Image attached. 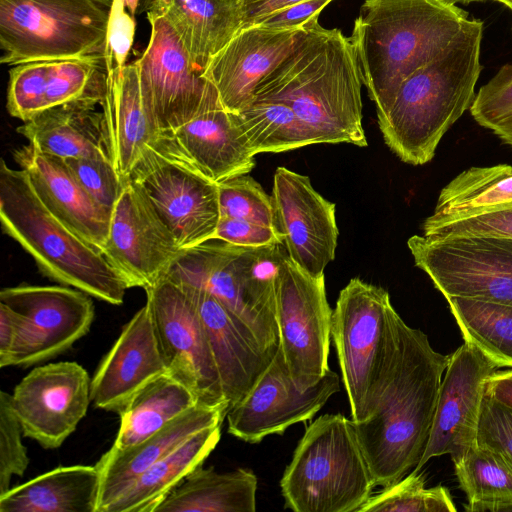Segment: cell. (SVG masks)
Returning a JSON list of instances; mask_svg holds the SVG:
<instances>
[{"label":"cell","mask_w":512,"mask_h":512,"mask_svg":"<svg viewBox=\"0 0 512 512\" xmlns=\"http://www.w3.org/2000/svg\"><path fill=\"white\" fill-rule=\"evenodd\" d=\"M449 358L398 316L397 345L383 391L369 417L353 421L376 486L401 480L422 459Z\"/></svg>","instance_id":"obj_1"},{"label":"cell","mask_w":512,"mask_h":512,"mask_svg":"<svg viewBox=\"0 0 512 512\" xmlns=\"http://www.w3.org/2000/svg\"><path fill=\"white\" fill-rule=\"evenodd\" d=\"M362 84L351 37L339 29L323 28L314 18L294 50L258 85L254 100L288 105L316 144L365 147Z\"/></svg>","instance_id":"obj_2"},{"label":"cell","mask_w":512,"mask_h":512,"mask_svg":"<svg viewBox=\"0 0 512 512\" xmlns=\"http://www.w3.org/2000/svg\"><path fill=\"white\" fill-rule=\"evenodd\" d=\"M469 21L468 13L448 0H365L351 40L377 119L400 84L441 54Z\"/></svg>","instance_id":"obj_3"},{"label":"cell","mask_w":512,"mask_h":512,"mask_svg":"<svg viewBox=\"0 0 512 512\" xmlns=\"http://www.w3.org/2000/svg\"><path fill=\"white\" fill-rule=\"evenodd\" d=\"M483 22L470 19L435 59L410 74L378 119L384 142L400 160L424 165L448 129L470 108L481 64Z\"/></svg>","instance_id":"obj_4"},{"label":"cell","mask_w":512,"mask_h":512,"mask_svg":"<svg viewBox=\"0 0 512 512\" xmlns=\"http://www.w3.org/2000/svg\"><path fill=\"white\" fill-rule=\"evenodd\" d=\"M2 230L34 259L39 271L113 305H121L129 285L102 252L91 246L43 203L28 174L0 165Z\"/></svg>","instance_id":"obj_5"},{"label":"cell","mask_w":512,"mask_h":512,"mask_svg":"<svg viewBox=\"0 0 512 512\" xmlns=\"http://www.w3.org/2000/svg\"><path fill=\"white\" fill-rule=\"evenodd\" d=\"M283 243L243 247L210 239L182 249L165 278L206 290L276 355V278Z\"/></svg>","instance_id":"obj_6"},{"label":"cell","mask_w":512,"mask_h":512,"mask_svg":"<svg viewBox=\"0 0 512 512\" xmlns=\"http://www.w3.org/2000/svg\"><path fill=\"white\" fill-rule=\"evenodd\" d=\"M294 512H359L376 487L354 422L324 414L299 440L280 481Z\"/></svg>","instance_id":"obj_7"},{"label":"cell","mask_w":512,"mask_h":512,"mask_svg":"<svg viewBox=\"0 0 512 512\" xmlns=\"http://www.w3.org/2000/svg\"><path fill=\"white\" fill-rule=\"evenodd\" d=\"M389 293L352 278L332 311L334 341L351 419L369 417L383 391L397 345V318Z\"/></svg>","instance_id":"obj_8"},{"label":"cell","mask_w":512,"mask_h":512,"mask_svg":"<svg viewBox=\"0 0 512 512\" xmlns=\"http://www.w3.org/2000/svg\"><path fill=\"white\" fill-rule=\"evenodd\" d=\"M112 0H0V62L103 58Z\"/></svg>","instance_id":"obj_9"},{"label":"cell","mask_w":512,"mask_h":512,"mask_svg":"<svg viewBox=\"0 0 512 512\" xmlns=\"http://www.w3.org/2000/svg\"><path fill=\"white\" fill-rule=\"evenodd\" d=\"M407 246L445 298L512 305V238L414 235Z\"/></svg>","instance_id":"obj_10"},{"label":"cell","mask_w":512,"mask_h":512,"mask_svg":"<svg viewBox=\"0 0 512 512\" xmlns=\"http://www.w3.org/2000/svg\"><path fill=\"white\" fill-rule=\"evenodd\" d=\"M89 296L64 285L22 284L3 288L0 302L14 314L16 335L0 367H28L71 348L89 331L93 322L95 308Z\"/></svg>","instance_id":"obj_11"},{"label":"cell","mask_w":512,"mask_h":512,"mask_svg":"<svg viewBox=\"0 0 512 512\" xmlns=\"http://www.w3.org/2000/svg\"><path fill=\"white\" fill-rule=\"evenodd\" d=\"M332 309L325 276L314 277L283 252L276 278L280 349L295 383L305 389L329 369Z\"/></svg>","instance_id":"obj_12"},{"label":"cell","mask_w":512,"mask_h":512,"mask_svg":"<svg viewBox=\"0 0 512 512\" xmlns=\"http://www.w3.org/2000/svg\"><path fill=\"white\" fill-rule=\"evenodd\" d=\"M146 14L150 38L135 64L144 102L160 134L184 125L220 100L213 84L195 69L169 21Z\"/></svg>","instance_id":"obj_13"},{"label":"cell","mask_w":512,"mask_h":512,"mask_svg":"<svg viewBox=\"0 0 512 512\" xmlns=\"http://www.w3.org/2000/svg\"><path fill=\"white\" fill-rule=\"evenodd\" d=\"M146 294L168 374L187 386L200 404L228 405L203 322L191 299L167 278Z\"/></svg>","instance_id":"obj_14"},{"label":"cell","mask_w":512,"mask_h":512,"mask_svg":"<svg viewBox=\"0 0 512 512\" xmlns=\"http://www.w3.org/2000/svg\"><path fill=\"white\" fill-rule=\"evenodd\" d=\"M173 234L180 249L215 238L218 186L149 146L128 177Z\"/></svg>","instance_id":"obj_15"},{"label":"cell","mask_w":512,"mask_h":512,"mask_svg":"<svg viewBox=\"0 0 512 512\" xmlns=\"http://www.w3.org/2000/svg\"><path fill=\"white\" fill-rule=\"evenodd\" d=\"M340 389V378L328 369L308 388L292 379L280 345L278 351L250 392L227 413L228 432L248 443L283 434L299 422L310 420Z\"/></svg>","instance_id":"obj_16"},{"label":"cell","mask_w":512,"mask_h":512,"mask_svg":"<svg viewBox=\"0 0 512 512\" xmlns=\"http://www.w3.org/2000/svg\"><path fill=\"white\" fill-rule=\"evenodd\" d=\"M181 250L142 191L126 178L111 213L104 256L129 288L146 291L166 277Z\"/></svg>","instance_id":"obj_17"},{"label":"cell","mask_w":512,"mask_h":512,"mask_svg":"<svg viewBox=\"0 0 512 512\" xmlns=\"http://www.w3.org/2000/svg\"><path fill=\"white\" fill-rule=\"evenodd\" d=\"M91 379L72 361L32 369L14 388L13 409L26 437L45 449H56L86 415Z\"/></svg>","instance_id":"obj_18"},{"label":"cell","mask_w":512,"mask_h":512,"mask_svg":"<svg viewBox=\"0 0 512 512\" xmlns=\"http://www.w3.org/2000/svg\"><path fill=\"white\" fill-rule=\"evenodd\" d=\"M498 367L476 346L464 341L442 378L428 443L418 466L449 455L452 462L477 444L486 382Z\"/></svg>","instance_id":"obj_19"},{"label":"cell","mask_w":512,"mask_h":512,"mask_svg":"<svg viewBox=\"0 0 512 512\" xmlns=\"http://www.w3.org/2000/svg\"><path fill=\"white\" fill-rule=\"evenodd\" d=\"M271 198L289 258L308 274L323 276L337 247L335 204L313 188L308 176L286 167L274 173Z\"/></svg>","instance_id":"obj_20"},{"label":"cell","mask_w":512,"mask_h":512,"mask_svg":"<svg viewBox=\"0 0 512 512\" xmlns=\"http://www.w3.org/2000/svg\"><path fill=\"white\" fill-rule=\"evenodd\" d=\"M300 28L253 24L241 28L209 61L202 76L216 88L222 106L237 113L253 102L262 80L298 45Z\"/></svg>","instance_id":"obj_21"},{"label":"cell","mask_w":512,"mask_h":512,"mask_svg":"<svg viewBox=\"0 0 512 512\" xmlns=\"http://www.w3.org/2000/svg\"><path fill=\"white\" fill-rule=\"evenodd\" d=\"M151 146L216 184L248 174L255 167L256 155L249 149L234 114L220 101L184 125L160 133Z\"/></svg>","instance_id":"obj_22"},{"label":"cell","mask_w":512,"mask_h":512,"mask_svg":"<svg viewBox=\"0 0 512 512\" xmlns=\"http://www.w3.org/2000/svg\"><path fill=\"white\" fill-rule=\"evenodd\" d=\"M108 72L103 58L60 59L15 65L9 73L7 110L26 122L51 107L101 105Z\"/></svg>","instance_id":"obj_23"},{"label":"cell","mask_w":512,"mask_h":512,"mask_svg":"<svg viewBox=\"0 0 512 512\" xmlns=\"http://www.w3.org/2000/svg\"><path fill=\"white\" fill-rule=\"evenodd\" d=\"M168 373L147 304L126 323L99 363L90 385L95 407L120 413L152 379Z\"/></svg>","instance_id":"obj_24"},{"label":"cell","mask_w":512,"mask_h":512,"mask_svg":"<svg viewBox=\"0 0 512 512\" xmlns=\"http://www.w3.org/2000/svg\"><path fill=\"white\" fill-rule=\"evenodd\" d=\"M176 284L200 315L230 409L250 392L275 355L265 351L250 330L212 294Z\"/></svg>","instance_id":"obj_25"},{"label":"cell","mask_w":512,"mask_h":512,"mask_svg":"<svg viewBox=\"0 0 512 512\" xmlns=\"http://www.w3.org/2000/svg\"><path fill=\"white\" fill-rule=\"evenodd\" d=\"M228 411L227 404H198L135 445L126 448L112 445L95 464L100 474L97 512H105L139 475L192 435L222 424Z\"/></svg>","instance_id":"obj_26"},{"label":"cell","mask_w":512,"mask_h":512,"mask_svg":"<svg viewBox=\"0 0 512 512\" xmlns=\"http://www.w3.org/2000/svg\"><path fill=\"white\" fill-rule=\"evenodd\" d=\"M43 203L77 235L103 251L111 213L94 201L79 185L64 160L43 153L29 143L14 152Z\"/></svg>","instance_id":"obj_27"},{"label":"cell","mask_w":512,"mask_h":512,"mask_svg":"<svg viewBox=\"0 0 512 512\" xmlns=\"http://www.w3.org/2000/svg\"><path fill=\"white\" fill-rule=\"evenodd\" d=\"M100 106L112 162L121 178L126 179L159 134L144 102L135 62L108 73Z\"/></svg>","instance_id":"obj_28"},{"label":"cell","mask_w":512,"mask_h":512,"mask_svg":"<svg viewBox=\"0 0 512 512\" xmlns=\"http://www.w3.org/2000/svg\"><path fill=\"white\" fill-rule=\"evenodd\" d=\"M145 11L169 21L200 74L242 28L239 0H145Z\"/></svg>","instance_id":"obj_29"},{"label":"cell","mask_w":512,"mask_h":512,"mask_svg":"<svg viewBox=\"0 0 512 512\" xmlns=\"http://www.w3.org/2000/svg\"><path fill=\"white\" fill-rule=\"evenodd\" d=\"M97 105L64 104L46 109L17 128L37 150L60 158L110 157L109 138Z\"/></svg>","instance_id":"obj_30"},{"label":"cell","mask_w":512,"mask_h":512,"mask_svg":"<svg viewBox=\"0 0 512 512\" xmlns=\"http://www.w3.org/2000/svg\"><path fill=\"white\" fill-rule=\"evenodd\" d=\"M96 465L62 466L0 495V512H97Z\"/></svg>","instance_id":"obj_31"},{"label":"cell","mask_w":512,"mask_h":512,"mask_svg":"<svg viewBox=\"0 0 512 512\" xmlns=\"http://www.w3.org/2000/svg\"><path fill=\"white\" fill-rule=\"evenodd\" d=\"M221 425L205 428L139 475L105 512H154L159 503L217 446Z\"/></svg>","instance_id":"obj_32"},{"label":"cell","mask_w":512,"mask_h":512,"mask_svg":"<svg viewBox=\"0 0 512 512\" xmlns=\"http://www.w3.org/2000/svg\"><path fill=\"white\" fill-rule=\"evenodd\" d=\"M257 486V477L249 469L219 473L213 467L200 465L154 512H255Z\"/></svg>","instance_id":"obj_33"},{"label":"cell","mask_w":512,"mask_h":512,"mask_svg":"<svg viewBox=\"0 0 512 512\" xmlns=\"http://www.w3.org/2000/svg\"><path fill=\"white\" fill-rule=\"evenodd\" d=\"M198 404L187 386L168 373L162 374L138 390L119 413L120 426L113 446L135 445Z\"/></svg>","instance_id":"obj_34"},{"label":"cell","mask_w":512,"mask_h":512,"mask_svg":"<svg viewBox=\"0 0 512 512\" xmlns=\"http://www.w3.org/2000/svg\"><path fill=\"white\" fill-rule=\"evenodd\" d=\"M512 202V166L471 167L445 185L423 223L472 217Z\"/></svg>","instance_id":"obj_35"},{"label":"cell","mask_w":512,"mask_h":512,"mask_svg":"<svg viewBox=\"0 0 512 512\" xmlns=\"http://www.w3.org/2000/svg\"><path fill=\"white\" fill-rule=\"evenodd\" d=\"M464 341L496 366L512 368V305L464 297L446 298Z\"/></svg>","instance_id":"obj_36"},{"label":"cell","mask_w":512,"mask_h":512,"mask_svg":"<svg viewBox=\"0 0 512 512\" xmlns=\"http://www.w3.org/2000/svg\"><path fill=\"white\" fill-rule=\"evenodd\" d=\"M233 114L254 155L279 153L316 144L305 125L285 103L254 100Z\"/></svg>","instance_id":"obj_37"},{"label":"cell","mask_w":512,"mask_h":512,"mask_svg":"<svg viewBox=\"0 0 512 512\" xmlns=\"http://www.w3.org/2000/svg\"><path fill=\"white\" fill-rule=\"evenodd\" d=\"M453 464L468 503L512 498V458L504 451L477 441Z\"/></svg>","instance_id":"obj_38"},{"label":"cell","mask_w":512,"mask_h":512,"mask_svg":"<svg viewBox=\"0 0 512 512\" xmlns=\"http://www.w3.org/2000/svg\"><path fill=\"white\" fill-rule=\"evenodd\" d=\"M425 476L413 470L401 480L372 494L359 512H455L449 490L437 485L425 487Z\"/></svg>","instance_id":"obj_39"},{"label":"cell","mask_w":512,"mask_h":512,"mask_svg":"<svg viewBox=\"0 0 512 512\" xmlns=\"http://www.w3.org/2000/svg\"><path fill=\"white\" fill-rule=\"evenodd\" d=\"M217 186L220 217L276 228L272 198L254 178L243 174L224 180Z\"/></svg>","instance_id":"obj_40"},{"label":"cell","mask_w":512,"mask_h":512,"mask_svg":"<svg viewBox=\"0 0 512 512\" xmlns=\"http://www.w3.org/2000/svg\"><path fill=\"white\" fill-rule=\"evenodd\" d=\"M63 160L90 197L112 213L125 181L117 172L112 159L106 156H90Z\"/></svg>","instance_id":"obj_41"},{"label":"cell","mask_w":512,"mask_h":512,"mask_svg":"<svg viewBox=\"0 0 512 512\" xmlns=\"http://www.w3.org/2000/svg\"><path fill=\"white\" fill-rule=\"evenodd\" d=\"M23 429L13 409L12 395L0 393V495L10 489L12 476H23L29 458L22 442Z\"/></svg>","instance_id":"obj_42"},{"label":"cell","mask_w":512,"mask_h":512,"mask_svg":"<svg viewBox=\"0 0 512 512\" xmlns=\"http://www.w3.org/2000/svg\"><path fill=\"white\" fill-rule=\"evenodd\" d=\"M469 110L480 126L492 131L512 117V64L502 66L480 88Z\"/></svg>","instance_id":"obj_43"},{"label":"cell","mask_w":512,"mask_h":512,"mask_svg":"<svg viewBox=\"0 0 512 512\" xmlns=\"http://www.w3.org/2000/svg\"><path fill=\"white\" fill-rule=\"evenodd\" d=\"M424 236H495L512 238V202L486 213L443 221L423 223Z\"/></svg>","instance_id":"obj_44"},{"label":"cell","mask_w":512,"mask_h":512,"mask_svg":"<svg viewBox=\"0 0 512 512\" xmlns=\"http://www.w3.org/2000/svg\"><path fill=\"white\" fill-rule=\"evenodd\" d=\"M104 61L107 72L122 69L132 47L136 29L134 16L126 11L124 0H112Z\"/></svg>","instance_id":"obj_45"},{"label":"cell","mask_w":512,"mask_h":512,"mask_svg":"<svg viewBox=\"0 0 512 512\" xmlns=\"http://www.w3.org/2000/svg\"><path fill=\"white\" fill-rule=\"evenodd\" d=\"M477 441L498 448L512 458V407L484 395Z\"/></svg>","instance_id":"obj_46"},{"label":"cell","mask_w":512,"mask_h":512,"mask_svg":"<svg viewBox=\"0 0 512 512\" xmlns=\"http://www.w3.org/2000/svg\"><path fill=\"white\" fill-rule=\"evenodd\" d=\"M215 238L243 247L283 243L282 236L275 227L228 217H220Z\"/></svg>","instance_id":"obj_47"},{"label":"cell","mask_w":512,"mask_h":512,"mask_svg":"<svg viewBox=\"0 0 512 512\" xmlns=\"http://www.w3.org/2000/svg\"><path fill=\"white\" fill-rule=\"evenodd\" d=\"M333 0H304L288 7L277 10L256 24L271 28H300L304 27Z\"/></svg>","instance_id":"obj_48"},{"label":"cell","mask_w":512,"mask_h":512,"mask_svg":"<svg viewBox=\"0 0 512 512\" xmlns=\"http://www.w3.org/2000/svg\"><path fill=\"white\" fill-rule=\"evenodd\" d=\"M242 28L256 24L267 15L304 0H239Z\"/></svg>","instance_id":"obj_49"},{"label":"cell","mask_w":512,"mask_h":512,"mask_svg":"<svg viewBox=\"0 0 512 512\" xmlns=\"http://www.w3.org/2000/svg\"><path fill=\"white\" fill-rule=\"evenodd\" d=\"M485 395L512 407V369L495 371L486 382Z\"/></svg>","instance_id":"obj_50"},{"label":"cell","mask_w":512,"mask_h":512,"mask_svg":"<svg viewBox=\"0 0 512 512\" xmlns=\"http://www.w3.org/2000/svg\"><path fill=\"white\" fill-rule=\"evenodd\" d=\"M16 335V322L12 310L0 302V364L8 357Z\"/></svg>","instance_id":"obj_51"},{"label":"cell","mask_w":512,"mask_h":512,"mask_svg":"<svg viewBox=\"0 0 512 512\" xmlns=\"http://www.w3.org/2000/svg\"><path fill=\"white\" fill-rule=\"evenodd\" d=\"M465 510L469 512H512V498L489 502L467 503Z\"/></svg>","instance_id":"obj_52"},{"label":"cell","mask_w":512,"mask_h":512,"mask_svg":"<svg viewBox=\"0 0 512 512\" xmlns=\"http://www.w3.org/2000/svg\"><path fill=\"white\" fill-rule=\"evenodd\" d=\"M493 133L497 135L505 144L512 147V117L498 125Z\"/></svg>","instance_id":"obj_53"},{"label":"cell","mask_w":512,"mask_h":512,"mask_svg":"<svg viewBox=\"0 0 512 512\" xmlns=\"http://www.w3.org/2000/svg\"><path fill=\"white\" fill-rule=\"evenodd\" d=\"M129 12L134 15L138 8L139 0H124Z\"/></svg>","instance_id":"obj_54"},{"label":"cell","mask_w":512,"mask_h":512,"mask_svg":"<svg viewBox=\"0 0 512 512\" xmlns=\"http://www.w3.org/2000/svg\"><path fill=\"white\" fill-rule=\"evenodd\" d=\"M448 1H450L452 3H455V4L456 3H465V4H467V3H471V2H482V1H485V0H448Z\"/></svg>","instance_id":"obj_55"},{"label":"cell","mask_w":512,"mask_h":512,"mask_svg":"<svg viewBox=\"0 0 512 512\" xmlns=\"http://www.w3.org/2000/svg\"><path fill=\"white\" fill-rule=\"evenodd\" d=\"M509 8L512 11V0H494Z\"/></svg>","instance_id":"obj_56"}]
</instances>
